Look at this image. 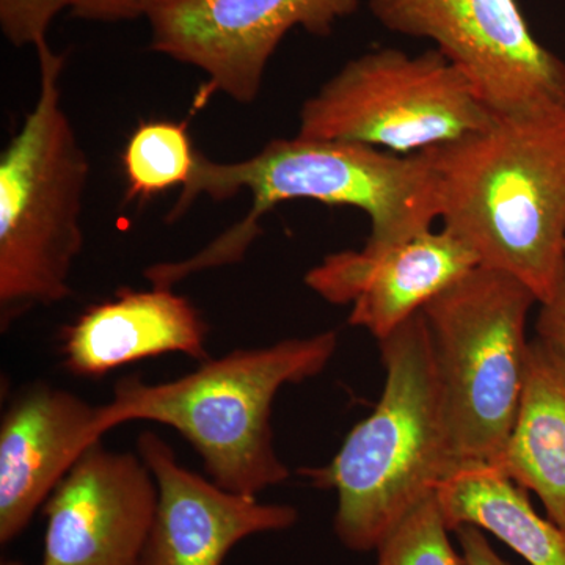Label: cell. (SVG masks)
<instances>
[{"label":"cell","instance_id":"603a6c76","mask_svg":"<svg viewBox=\"0 0 565 565\" xmlns=\"http://www.w3.org/2000/svg\"><path fill=\"white\" fill-rule=\"evenodd\" d=\"M0 565H28V564L21 563V561L9 559V561H3V563Z\"/></svg>","mask_w":565,"mask_h":565},{"label":"cell","instance_id":"e0dca14e","mask_svg":"<svg viewBox=\"0 0 565 565\" xmlns=\"http://www.w3.org/2000/svg\"><path fill=\"white\" fill-rule=\"evenodd\" d=\"M196 154L185 122H140L121 156L126 200L148 202L169 189L184 188L195 169Z\"/></svg>","mask_w":565,"mask_h":565},{"label":"cell","instance_id":"7a4b0ae2","mask_svg":"<svg viewBox=\"0 0 565 565\" xmlns=\"http://www.w3.org/2000/svg\"><path fill=\"white\" fill-rule=\"evenodd\" d=\"M423 154L440 182L441 228L544 302L565 262V104L493 114Z\"/></svg>","mask_w":565,"mask_h":565},{"label":"cell","instance_id":"7c38bea8","mask_svg":"<svg viewBox=\"0 0 565 565\" xmlns=\"http://www.w3.org/2000/svg\"><path fill=\"white\" fill-rule=\"evenodd\" d=\"M137 452L158 486L154 522L139 565H222L245 539L280 533L299 520L292 505L228 492L181 467L170 445L151 430L139 435Z\"/></svg>","mask_w":565,"mask_h":565},{"label":"cell","instance_id":"52a82bcc","mask_svg":"<svg viewBox=\"0 0 565 565\" xmlns=\"http://www.w3.org/2000/svg\"><path fill=\"white\" fill-rule=\"evenodd\" d=\"M492 115L440 51L382 47L344 63L303 103L297 136L419 154L479 131Z\"/></svg>","mask_w":565,"mask_h":565},{"label":"cell","instance_id":"30bf717a","mask_svg":"<svg viewBox=\"0 0 565 565\" xmlns=\"http://www.w3.org/2000/svg\"><path fill=\"white\" fill-rule=\"evenodd\" d=\"M158 486L139 452L92 445L43 505L40 565H139Z\"/></svg>","mask_w":565,"mask_h":565},{"label":"cell","instance_id":"277c9868","mask_svg":"<svg viewBox=\"0 0 565 565\" xmlns=\"http://www.w3.org/2000/svg\"><path fill=\"white\" fill-rule=\"evenodd\" d=\"M385 386L326 467L300 473L337 492L333 530L352 552L377 550L456 471L444 392L423 310L379 341Z\"/></svg>","mask_w":565,"mask_h":565},{"label":"cell","instance_id":"6da1fadb","mask_svg":"<svg viewBox=\"0 0 565 565\" xmlns=\"http://www.w3.org/2000/svg\"><path fill=\"white\" fill-rule=\"evenodd\" d=\"M248 192L243 221L184 262L173 264L180 280L239 263L259 236V222L278 204L308 200L360 210L370 218L366 244L390 247L433 230L440 221V182L429 159L394 154L340 140L274 139L244 161L215 162L196 154L191 180L181 189L167 221L181 218L196 199L226 202Z\"/></svg>","mask_w":565,"mask_h":565},{"label":"cell","instance_id":"4fadbf2b","mask_svg":"<svg viewBox=\"0 0 565 565\" xmlns=\"http://www.w3.org/2000/svg\"><path fill=\"white\" fill-rule=\"evenodd\" d=\"M98 408L41 381L11 397L0 422V544L28 530L74 463L102 440Z\"/></svg>","mask_w":565,"mask_h":565},{"label":"cell","instance_id":"ba28073f","mask_svg":"<svg viewBox=\"0 0 565 565\" xmlns=\"http://www.w3.org/2000/svg\"><path fill=\"white\" fill-rule=\"evenodd\" d=\"M385 29L429 40L493 114L565 104V63L539 43L516 0H367Z\"/></svg>","mask_w":565,"mask_h":565},{"label":"cell","instance_id":"3957f363","mask_svg":"<svg viewBox=\"0 0 565 565\" xmlns=\"http://www.w3.org/2000/svg\"><path fill=\"white\" fill-rule=\"evenodd\" d=\"M337 349V330H327L237 349L162 384L120 379L110 403L99 405L96 429L104 435L131 422L172 427L202 457L212 482L258 497L289 478L274 444L275 397L282 386L321 374Z\"/></svg>","mask_w":565,"mask_h":565},{"label":"cell","instance_id":"44dd1931","mask_svg":"<svg viewBox=\"0 0 565 565\" xmlns=\"http://www.w3.org/2000/svg\"><path fill=\"white\" fill-rule=\"evenodd\" d=\"M539 305L541 310L535 322L537 338L565 360V262L552 294Z\"/></svg>","mask_w":565,"mask_h":565},{"label":"cell","instance_id":"d6986e66","mask_svg":"<svg viewBox=\"0 0 565 565\" xmlns=\"http://www.w3.org/2000/svg\"><path fill=\"white\" fill-rule=\"evenodd\" d=\"M76 0H0V31L11 46L22 50L46 43L58 14L73 10Z\"/></svg>","mask_w":565,"mask_h":565},{"label":"cell","instance_id":"8992f818","mask_svg":"<svg viewBox=\"0 0 565 565\" xmlns=\"http://www.w3.org/2000/svg\"><path fill=\"white\" fill-rule=\"evenodd\" d=\"M535 303L512 275L478 266L423 308L457 467H494L503 455L522 399Z\"/></svg>","mask_w":565,"mask_h":565},{"label":"cell","instance_id":"9c48e42d","mask_svg":"<svg viewBox=\"0 0 565 565\" xmlns=\"http://www.w3.org/2000/svg\"><path fill=\"white\" fill-rule=\"evenodd\" d=\"M360 0H159L148 13L150 50L207 77V92L252 104L282 39L302 28L332 35Z\"/></svg>","mask_w":565,"mask_h":565},{"label":"cell","instance_id":"ffe728a7","mask_svg":"<svg viewBox=\"0 0 565 565\" xmlns=\"http://www.w3.org/2000/svg\"><path fill=\"white\" fill-rule=\"evenodd\" d=\"M159 0H76L71 14L77 20L117 24L147 18Z\"/></svg>","mask_w":565,"mask_h":565},{"label":"cell","instance_id":"5b68a950","mask_svg":"<svg viewBox=\"0 0 565 565\" xmlns=\"http://www.w3.org/2000/svg\"><path fill=\"white\" fill-rule=\"evenodd\" d=\"M40 90L0 156V329L71 296L84 248L82 211L90 161L62 103L65 61L36 47Z\"/></svg>","mask_w":565,"mask_h":565},{"label":"cell","instance_id":"5bb4252c","mask_svg":"<svg viewBox=\"0 0 565 565\" xmlns=\"http://www.w3.org/2000/svg\"><path fill=\"white\" fill-rule=\"evenodd\" d=\"M207 333L199 308L173 289L121 288L63 327L62 363L71 374L88 379L166 353H182L202 363L211 359Z\"/></svg>","mask_w":565,"mask_h":565},{"label":"cell","instance_id":"9a60e30c","mask_svg":"<svg viewBox=\"0 0 565 565\" xmlns=\"http://www.w3.org/2000/svg\"><path fill=\"white\" fill-rule=\"evenodd\" d=\"M493 468L537 494L546 516L565 527V360L537 337L527 345L511 437Z\"/></svg>","mask_w":565,"mask_h":565},{"label":"cell","instance_id":"ac0fdd59","mask_svg":"<svg viewBox=\"0 0 565 565\" xmlns=\"http://www.w3.org/2000/svg\"><path fill=\"white\" fill-rule=\"evenodd\" d=\"M438 492L404 516L377 546V565H467L449 539Z\"/></svg>","mask_w":565,"mask_h":565},{"label":"cell","instance_id":"2e32d148","mask_svg":"<svg viewBox=\"0 0 565 565\" xmlns=\"http://www.w3.org/2000/svg\"><path fill=\"white\" fill-rule=\"evenodd\" d=\"M449 526L473 525L530 565H565V527L539 515L525 489L489 465H463L438 486Z\"/></svg>","mask_w":565,"mask_h":565},{"label":"cell","instance_id":"7402d4cb","mask_svg":"<svg viewBox=\"0 0 565 565\" xmlns=\"http://www.w3.org/2000/svg\"><path fill=\"white\" fill-rule=\"evenodd\" d=\"M460 552L467 565H511L494 552L486 533L473 525H460L455 530Z\"/></svg>","mask_w":565,"mask_h":565},{"label":"cell","instance_id":"8fae6325","mask_svg":"<svg viewBox=\"0 0 565 565\" xmlns=\"http://www.w3.org/2000/svg\"><path fill=\"white\" fill-rule=\"evenodd\" d=\"M478 266L455 234L433 228L390 247L332 253L305 282L329 303L352 305L349 323L381 341Z\"/></svg>","mask_w":565,"mask_h":565}]
</instances>
